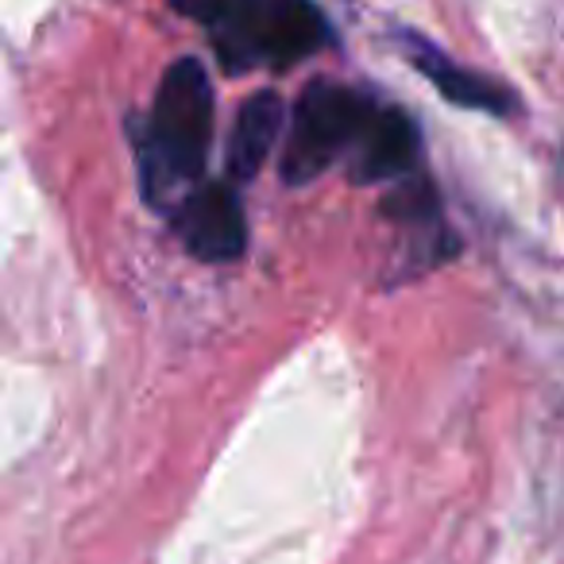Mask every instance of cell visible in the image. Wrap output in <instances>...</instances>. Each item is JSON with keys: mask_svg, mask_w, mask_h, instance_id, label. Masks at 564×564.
I'll list each match as a JSON object with an SVG mask.
<instances>
[{"mask_svg": "<svg viewBox=\"0 0 564 564\" xmlns=\"http://www.w3.org/2000/svg\"><path fill=\"white\" fill-rule=\"evenodd\" d=\"M213 143V82L197 58L166 66L151 105L148 128L140 132V178L155 209L174 213L202 186Z\"/></svg>", "mask_w": 564, "mask_h": 564, "instance_id": "6da1fadb", "label": "cell"}, {"mask_svg": "<svg viewBox=\"0 0 564 564\" xmlns=\"http://www.w3.org/2000/svg\"><path fill=\"white\" fill-rule=\"evenodd\" d=\"M209 32L228 74L286 70L329 47L333 28L314 0H171Z\"/></svg>", "mask_w": 564, "mask_h": 564, "instance_id": "7a4b0ae2", "label": "cell"}, {"mask_svg": "<svg viewBox=\"0 0 564 564\" xmlns=\"http://www.w3.org/2000/svg\"><path fill=\"white\" fill-rule=\"evenodd\" d=\"M379 101L340 82H310L302 89L291 117V135L282 148L279 171L291 186L322 178L340 155L356 148L364 124L371 120Z\"/></svg>", "mask_w": 564, "mask_h": 564, "instance_id": "3957f363", "label": "cell"}, {"mask_svg": "<svg viewBox=\"0 0 564 564\" xmlns=\"http://www.w3.org/2000/svg\"><path fill=\"white\" fill-rule=\"evenodd\" d=\"M182 243L189 256L205 263H232L248 248V220H243L240 197L228 182H202L178 209L171 213Z\"/></svg>", "mask_w": 564, "mask_h": 564, "instance_id": "277c9868", "label": "cell"}, {"mask_svg": "<svg viewBox=\"0 0 564 564\" xmlns=\"http://www.w3.org/2000/svg\"><path fill=\"white\" fill-rule=\"evenodd\" d=\"M417 159H422V135H417L414 120L402 109L376 105L356 148L348 151V178L356 186L399 182L417 171Z\"/></svg>", "mask_w": 564, "mask_h": 564, "instance_id": "5b68a950", "label": "cell"}, {"mask_svg": "<svg viewBox=\"0 0 564 564\" xmlns=\"http://www.w3.org/2000/svg\"><path fill=\"white\" fill-rule=\"evenodd\" d=\"M406 51H410V63H414L417 70H422L425 78L441 89V97H445V101L460 105V109L495 112V117H510V112H518V101H514V94H510L507 86L484 78L479 70H468V66H456L453 58L441 55L433 43L406 35Z\"/></svg>", "mask_w": 564, "mask_h": 564, "instance_id": "8992f818", "label": "cell"}, {"mask_svg": "<svg viewBox=\"0 0 564 564\" xmlns=\"http://www.w3.org/2000/svg\"><path fill=\"white\" fill-rule=\"evenodd\" d=\"M282 97L274 89H259L236 112L232 135H228V151H225V166L232 182H248L259 174V166L271 159L274 143L282 132Z\"/></svg>", "mask_w": 564, "mask_h": 564, "instance_id": "52a82bcc", "label": "cell"}]
</instances>
